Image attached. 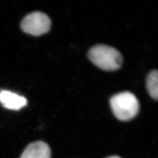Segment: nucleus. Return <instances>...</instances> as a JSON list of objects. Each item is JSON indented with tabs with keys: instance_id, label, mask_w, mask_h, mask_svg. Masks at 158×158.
<instances>
[{
	"instance_id": "obj_1",
	"label": "nucleus",
	"mask_w": 158,
	"mask_h": 158,
	"mask_svg": "<svg viewBox=\"0 0 158 158\" xmlns=\"http://www.w3.org/2000/svg\"><path fill=\"white\" fill-rule=\"evenodd\" d=\"M88 57L97 67L105 71L117 70L123 63V57L118 51L104 45L91 48L88 52Z\"/></svg>"
},
{
	"instance_id": "obj_2",
	"label": "nucleus",
	"mask_w": 158,
	"mask_h": 158,
	"mask_svg": "<svg viewBox=\"0 0 158 158\" xmlns=\"http://www.w3.org/2000/svg\"><path fill=\"white\" fill-rule=\"evenodd\" d=\"M114 115L119 120L127 121L134 118L139 110V103L136 96L128 91L119 93L110 101Z\"/></svg>"
},
{
	"instance_id": "obj_3",
	"label": "nucleus",
	"mask_w": 158,
	"mask_h": 158,
	"mask_svg": "<svg viewBox=\"0 0 158 158\" xmlns=\"http://www.w3.org/2000/svg\"><path fill=\"white\" fill-rule=\"evenodd\" d=\"M51 27L49 17L41 12H34L27 15L21 23V28L26 34L40 36L48 32Z\"/></svg>"
},
{
	"instance_id": "obj_4",
	"label": "nucleus",
	"mask_w": 158,
	"mask_h": 158,
	"mask_svg": "<svg viewBox=\"0 0 158 158\" xmlns=\"http://www.w3.org/2000/svg\"><path fill=\"white\" fill-rule=\"evenodd\" d=\"M0 102L3 107L12 110H19L27 104V99L10 91H0Z\"/></svg>"
},
{
	"instance_id": "obj_5",
	"label": "nucleus",
	"mask_w": 158,
	"mask_h": 158,
	"mask_svg": "<svg viewBox=\"0 0 158 158\" xmlns=\"http://www.w3.org/2000/svg\"><path fill=\"white\" fill-rule=\"evenodd\" d=\"M51 149L43 141L34 142L23 151L20 158H51Z\"/></svg>"
},
{
	"instance_id": "obj_6",
	"label": "nucleus",
	"mask_w": 158,
	"mask_h": 158,
	"mask_svg": "<svg viewBox=\"0 0 158 158\" xmlns=\"http://www.w3.org/2000/svg\"><path fill=\"white\" fill-rule=\"evenodd\" d=\"M147 88L150 96L154 100H157L158 97V72L157 70L152 71L148 76Z\"/></svg>"
},
{
	"instance_id": "obj_7",
	"label": "nucleus",
	"mask_w": 158,
	"mask_h": 158,
	"mask_svg": "<svg viewBox=\"0 0 158 158\" xmlns=\"http://www.w3.org/2000/svg\"><path fill=\"white\" fill-rule=\"evenodd\" d=\"M108 158H121L119 156H111V157H109Z\"/></svg>"
}]
</instances>
